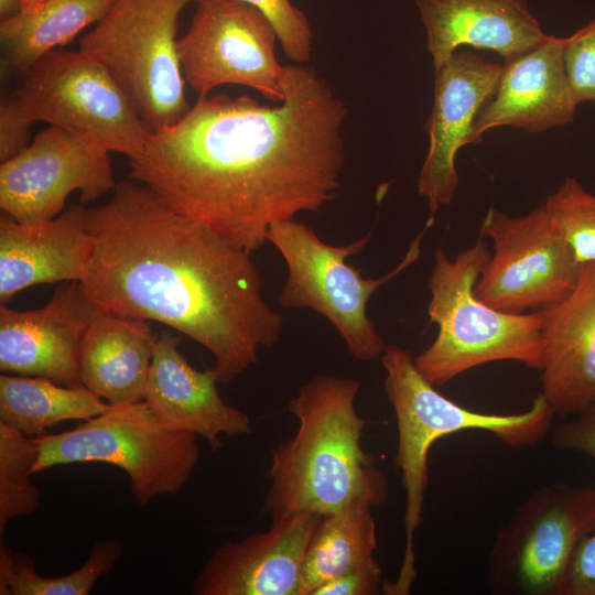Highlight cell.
<instances>
[{
	"mask_svg": "<svg viewBox=\"0 0 595 595\" xmlns=\"http://www.w3.org/2000/svg\"><path fill=\"white\" fill-rule=\"evenodd\" d=\"M279 106L199 96L129 159L128 178L176 213L253 252L270 226L333 201L345 162L348 109L302 64L284 66Z\"/></svg>",
	"mask_w": 595,
	"mask_h": 595,
	"instance_id": "6da1fadb",
	"label": "cell"
},
{
	"mask_svg": "<svg viewBox=\"0 0 595 595\" xmlns=\"http://www.w3.org/2000/svg\"><path fill=\"white\" fill-rule=\"evenodd\" d=\"M84 215L94 250L80 282L101 309L162 323L201 344L219 383L279 342L283 320L262 295L252 252L130 178Z\"/></svg>",
	"mask_w": 595,
	"mask_h": 595,
	"instance_id": "7a4b0ae2",
	"label": "cell"
},
{
	"mask_svg": "<svg viewBox=\"0 0 595 595\" xmlns=\"http://www.w3.org/2000/svg\"><path fill=\"white\" fill-rule=\"evenodd\" d=\"M359 388L356 378L316 376L288 402L299 426L270 453L263 512L272 521L295 513L326 516L357 501L374 508L385 502L387 478L361 446L366 422L355 408Z\"/></svg>",
	"mask_w": 595,
	"mask_h": 595,
	"instance_id": "3957f363",
	"label": "cell"
},
{
	"mask_svg": "<svg viewBox=\"0 0 595 595\" xmlns=\"http://www.w3.org/2000/svg\"><path fill=\"white\" fill-rule=\"evenodd\" d=\"M380 360L386 372L385 393L397 420L396 465L405 494L402 561L397 577L385 582L383 592L408 595L418 574L414 534L422 521L432 445L445 435L466 430L487 431L511 447L534 445L551 431L555 414L541 393L521 413L472 411L440 393L416 369L410 350L388 345Z\"/></svg>",
	"mask_w": 595,
	"mask_h": 595,
	"instance_id": "277c9868",
	"label": "cell"
},
{
	"mask_svg": "<svg viewBox=\"0 0 595 595\" xmlns=\"http://www.w3.org/2000/svg\"><path fill=\"white\" fill-rule=\"evenodd\" d=\"M490 257L479 237L455 258L441 248L429 279L430 324L437 326L433 343L414 356L421 375L435 387L488 363L515 361L540 371L543 345L538 311L507 313L475 293L476 282Z\"/></svg>",
	"mask_w": 595,
	"mask_h": 595,
	"instance_id": "5b68a950",
	"label": "cell"
},
{
	"mask_svg": "<svg viewBox=\"0 0 595 595\" xmlns=\"http://www.w3.org/2000/svg\"><path fill=\"white\" fill-rule=\"evenodd\" d=\"M432 224L426 221L400 263L377 279L361 278V270L347 262L366 247L371 234L344 246H333L294 219L272 224L267 241L279 250L288 270L280 305L312 309L336 328L354 358L380 359L388 345L368 316V302L381 285L419 259L422 239Z\"/></svg>",
	"mask_w": 595,
	"mask_h": 595,
	"instance_id": "8992f818",
	"label": "cell"
},
{
	"mask_svg": "<svg viewBox=\"0 0 595 595\" xmlns=\"http://www.w3.org/2000/svg\"><path fill=\"white\" fill-rule=\"evenodd\" d=\"M33 474L54 466L99 462L121 468L137 502L175 495L199 459L197 435L165 426L142 400L110 404L77 428L34 437Z\"/></svg>",
	"mask_w": 595,
	"mask_h": 595,
	"instance_id": "52a82bcc",
	"label": "cell"
},
{
	"mask_svg": "<svg viewBox=\"0 0 595 595\" xmlns=\"http://www.w3.org/2000/svg\"><path fill=\"white\" fill-rule=\"evenodd\" d=\"M199 1L116 0L79 41V50L110 71L153 131L190 109L176 32L183 10Z\"/></svg>",
	"mask_w": 595,
	"mask_h": 595,
	"instance_id": "ba28073f",
	"label": "cell"
},
{
	"mask_svg": "<svg viewBox=\"0 0 595 595\" xmlns=\"http://www.w3.org/2000/svg\"><path fill=\"white\" fill-rule=\"evenodd\" d=\"M20 79L11 95L31 123L89 136L129 159L153 133L110 71L82 50H53Z\"/></svg>",
	"mask_w": 595,
	"mask_h": 595,
	"instance_id": "9c48e42d",
	"label": "cell"
},
{
	"mask_svg": "<svg viewBox=\"0 0 595 595\" xmlns=\"http://www.w3.org/2000/svg\"><path fill=\"white\" fill-rule=\"evenodd\" d=\"M594 518L595 488L552 483L537 489L495 537L490 593L559 595L573 551Z\"/></svg>",
	"mask_w": 595,
	"mask_h": 595,
	"instance_id": "30bf717a",
	"label": "cell"
},
{
	"mask_svg": "<svg viewBox=\"0 0 595 595\" xmlns=\"http://www.w3.org/2000/svg\"><path fill=\"white\" fill-rule=\"evenodd\" d=\"M480 236L494 246L475 286L486 304L507 313L538 311L574 289L581 264L543 204L522 216L490 206Z\"/></svg>",
	"mask_w": 595,
	"mask_h": 595,
	"instance_id": "8fae6325",
	"label": "cell"
},
{
	"mask_svg": "<svg viewBox=\"0 0 595 595\" xmlns=\"http://www.w3.org/2000/svg\"><path fill=\"white\" fill-rule=\"evenodd\" d=\"M178 39L185 83L199 96L221 85L247 86L273 102L284 99V67L275 31L256 8L238 0H201Z\"/></svg>",
	"mask_w": 595,
	"mask_h": 595,
	"instance_id": "7c38bea8",
	"label": "cell"
},
{
	"mask_svg": "<svg viewBox=\"0 0 595 595\" xmlns=\"http://www.w3.org/2000/svg\"><path fill=\"white\" fill-rule=\"evenodd\" d=\"M89 136L56 126L39 132L14 158L0 165V207L12 219L36 224L58 216L67 196L82 203L113 191L111 159Z\"/></svg>",
	"mask_w": 595,
	"mask_h": 595,
	"instance_id": "4fadbf2b",
	"label": "cell"
},
{
	"mask_svg": "<svg viewBox=\"0 0 595 595\" xmlns=\"http://www.w3.org/2000/svg\"><path fill=\"white\" fill-rule=\"evenodd\" d=\"M434 69L433 107L425 127L429 150L416 182L419 195L428 201V221L432 223L439 207L454 198L459 183L456 155L464 145L475 143L477 116L493 95L504 64L456 51Z\"/></svg>",
	"mask_w": 595,
	"mask_h": 595,
	"instance_id": "5bb4252c",
	"label": "cell"
},
{
	"mask_svg": "<svg viewBox=\"0 0 595 595\" xmlns=\"http://www.w3.org/2000/svg\"><path fill=\"white\" fill-rule=\"evenodd\" d=\"M101 307L80 281L63 282L42 307L0 306V370L84 387L79 358L85 334Z\"/></svg>",
	"mask_w": 595,
	"mask_h": 595,
	"instance_id": "9a60e30c",
	"label": "cell"
},
{
	"mask_svg": "<svg viewBox=\"0 0 595 595\" xmlns=\"http://www.w3.org/2000/svg\"><path fill=\"white\" fill-rule=\"evenodd\" d=\"M322 516L295 513L227 541L197 573L196 595H301L305 553Z\"/></svg>",
	"mask_w": 595,
	"mask_h": 595,
	"instance_id": "2e32d148",
	"label": "cell"
},
{
	"mask_svg": "<svg viewBox=\"0 0 595 595\" xmlns=\"http://www.w3.org/2000/svg\"><path fill=\"white\" fill-rule=\"evenodd\" d=\"M538 312L541 394L555 415L577 414L595 404V262L581 266L565 298Z\"/></svg>",
	"mask_w": 595,
	"mask_h": 595,
	"instance_id": "e0dca14e",
	"label": "cell"
},
{
	"mask_svg": "<svg viewBox=\"0 0 595 595\" xmlns=\"http://www.w3.org/2000/svg\"><path fill=\"white\" fill-rule=\"evenodd\" d=\"M180 336L158 334L143 401L165 426L220 445V435L251 432L249 415L221 398L214 368L197 370L178 350Z\"/></svg>",
	"mask_w": 595,
	"mask_h": 595,
	"instance_id": "ac0fdd59",
	"label": "cell"
},
{
	"mask_svg": "<svg viewBox=\"0 0 595 595\" xmlns=\"http://www.w3.org/2000/svg\"><path fill=\"white\" fill-rule=\"evenodd\" d=\"M563 44L564 37L548 35L538 46L504 63L498 84L477 116L475 143L497 127L537 133L573 120L577 102L564 68Z\"/></svg>",
	"mask_w": 595,
	"mask_h": 595,
	"instance_id": "d6986e66",
	"label": "cell"
},
{
	"mask_svg": "<svg viewBox=\"0 0 595 595\" xmlns=\"http://www.w3.org/2000/svg\"><path fill=\"white\" fill-rule=\"evenodd\" d=\"M84 212L83 206H71L36 224L1 217V304L35 284L82 281L94 250Z\"/></svg>",
	"mask_w": 595,
	"mask_h": 595,
	"instance_id": "ffe728a7",
	"label": "cell"
},
{
	"mask_svg": "<svg viewBox=\"0 0 595 595\" xmlns=\"http://www.w3.org/2000/svg\"><path fill=\"white\" fill-rule=\"evenodd\" d=\"M433 67L461 46L498 53L508 63L545 34L526 0H415Z\"/></svg>",
	"mask_w": 595,
	"mask_h": 595,
	"instance_id": "44dd1931",
	"label": "cell"
},
{
	"mask_svg": "<svg viewBox=\"0 0 595 595\" xmlns=\"http://www.w3.org/2000/svg\"><path fill=\"white\" fill-rule=\"evenodd\" d=\"M156 337L148 321L101 309L82 344L83 386L109 404L142 401Z\"/></svg>",
	"mask_w": 595,
	"mask_h": 595,
	"instance_id": "7402d4cb",
	"label": "cell"
},
{
	"mask_svg": "<svg viewBox=\"0 0 595 595\" xmlns=\"http://www.w3.org/2000/svg\"><path fill=\"white\" fill-rule=\"evenodd\" d=\"M116 0H46L0 22L1 69L22 77L40 58L96 24Z\"/></svg>",
	"mask_w": 595,
	"mask_h": 595,
	"instance_id": "603a6c76",
	"label": "cell"
},
{
	"mask_svg": "<svg viewBox=\"0 0 595 595\" xmlns=\"http://www.w3.org/2000/svg\"><path fill=\"white\" fill-rule=\"evenodd\" d=\"M372 508L357 501L321 517L305 553L301 595H313L326 582L377 562Z\"/></svg>",
	"mask_w": 595,
	"mask_h": 595,
	"instance_id": "cb8c5ba5",
	"label": "cell"
},
{
	"mask_svg": "<svg viewBox=\"0 0 595 595\" xmlns=\"http://www.w3.org/2000/svg\"><path fill=\"white\" fill-rule=\"evenodd\" d=\"M109 403L85 387H66L30 376H0V422L23 434L42 435L67 420H88Z\"/></svg>",
	"mask_w": 595,
	"mask_h": 595,
	"instance_id": "d4e9b609",
	"label": "cell"
},
{
	"mask_svg": "<svg viewBox=\"0 0 595 595\" xmlns=\"http://www.w3.org/2000/svg\"><path fill=\"white\" fill-rule=\"evenodd\" d=\"M122 550V543L117 539L98 541L79 569L63 576L44 577L35 572L30 555L17 553L1 541L0 594L87 595L97 581L111 571Z\"/></svg>",
	"mask_w": 595,
	"mask_h": 595,
	"instance_id": "484cf974",
	"label": "cell"
},
{
	"mask_svg": "<svg viewBox=\"0 0 595 595\" xmlns=\"http://www.w3.org/2000/svg\"><path fill=\"white\" fill-rule=\"evenodd\" d=\"M36 455L34 437L0 422V540L9 521L40 507L41 489L31 482Z\"/></svg>",
	"mask_w": 595,
	"mask_h": 595,
	"instance_id": "4316f807",
	"label": "cell"
},
{
	"mask_svg": "<svg viewBox=\"0 0 595 595\" xmlns=\"http://www.w3.org/2000/svg\"><path fill=\"white\" fill-rule=\"evenodd\" d=\"M582 266L595 262V195L574 177H566L543 203Z\"/></svg>",
	"mask_w": 595,
	"mask_h": 595,
	"instance_id": "83f0119b",
	"label": "cell"
},
{
	"mask_svg": "<svg viewBox=\"0 0 595 595\" xmlns=\"http://www.w3.org/2000/svg\"><path fill=\"white\" fill-rule=\"evenodd\" d=\"M259 10L273 26L285 55L296 64L311 58L313 33L305 13L290 0H238Z\"/></svg>",
	"mask_w": 595,
	"mask_h": 595,
	"instance_id": "f1b7e54d",
	"label": "cell"
},
{
	"mask_svg": "<svg viewBox=\"0 0 595 595\" xmlns=\"http://www.w3.org/2000/svg\"><path fill=\"white\" fill-rule=\"evenodd\" d=\"M563 63L577 105L595 102V20L564 37Z\"/></svg>",
	"mask_w": 595,
	"mask_h": 595,
	"instance_id": "f546056e",
	"label": "cell"
},
{
	"mask_svg": "<svg viewBox=\"0 0 595 595\" xmlns=\"http://www.w3.org/2000/svg\"><path fill=\"white\" fill-rule=\"evenodd\" d=\"M559 595H595V518L573 551Z\"/></svg>",
	"mask_w": 595,
	"mask_h": 595,
	"instance_id": "4dcf8cb0",
	"label": "cell"
},
{
	"mask_svg": "<svg viewBox=\"0 0 595 595\" xmlns=\"http://www.w3.org/2000/svg\"><path fill=\"white\" fill-rule=\"evenodd\" d=\"M554 447L588 455L595 461V404L577 416L555 426L550 433Z\"/></svg>",
	"mask_w": 595,
	"mask_h": 595,
	"instance_id": "1f68e13d",
	"label": "cell"
},
{
	"mask_svg": "<svg viewBox=\"0 0 595 595\" xmlns=\"http://www.w3.org/2000/svg\"><path fill=\"white\" fill-rule=\"evenodd\" d=\"M11 94L0 102V161H8L30 144V126Z\"/></svg>",
	"mask_w": 595,
	"mask_h": 595,
	"instance_id": "d6a6232c",
	"label": "cell"
},
{
	"mask_svg": "<svg viewBox=\"0 0 595 595\" xmlns=\"http://www.w3.org/2000/svg\"><path fill=\"white\" fill-rule=\"evenodd\" d=\"M379 562L345 573L316 588L313 595H376L382 591Z\"/></svg>",
	"mask_w": 595,
	"mask_h": 595,
	"instance_id": "836d02e7",
	"label": "cell"
},
{
	"mask_svg": "<svg viewBox=\"0 0 595 595\" xmlns=\"http://www.w3.org/2000/svg\"><path fill=\"white\" fill-rule=\"evenodd\" d=\"M21 12V0H0V18L7 20Z\"/></svg>",
	"mask_w": 595,
	"mask_h": 595,
	"instance_id": "e575fe53",
	"label": "cell"
},
{
	"mask_svg": "<svg viewBox=\"0 0 595 595\" xmlns=\"http://www.w3.org/2000/svg\"><path fill=\"white\" fill-rule=\"evenodd\" d=\"M46 0H21V11L29 13L36 10Z\"/></svg>",
	"mask_w": 595,
	"mask_h": 595,
	"instance_id": "d590c367",
	"label": "cell"
}]
</instances>
